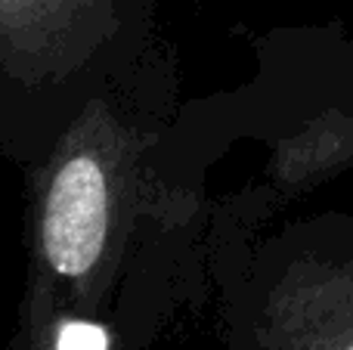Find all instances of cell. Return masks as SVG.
<instances>
[{"label":"cell","mask_w":353,"mask_h":350,"mask_svg":"<svg viewBox=\"0 0 353 350\" xmlns=\"http://www.w3.org/2000/svg\"><path fill=\"white\" fill-rule=\"evenodd\" d=\"M105 192L103 167L90 155H74L62 165L50 186L43 242L47 258L62 276H84L99 258L105 239Z\"/></svg>","instance_id":"1"},{"label":"cell","mask_w":353,"mask_h":350,"mask_svg":"<svg viewBox=\"0 0 353 350\" xmlns=\"http://www.w3.org/2000/svg\"><path fill=\"white\" fill-rule=\"evenodd\" d=\"M56 350H109V338L99 326L68 322V326H62L59 338H56Z\"/></svg>","instance_id":"2"}]
</instances>
